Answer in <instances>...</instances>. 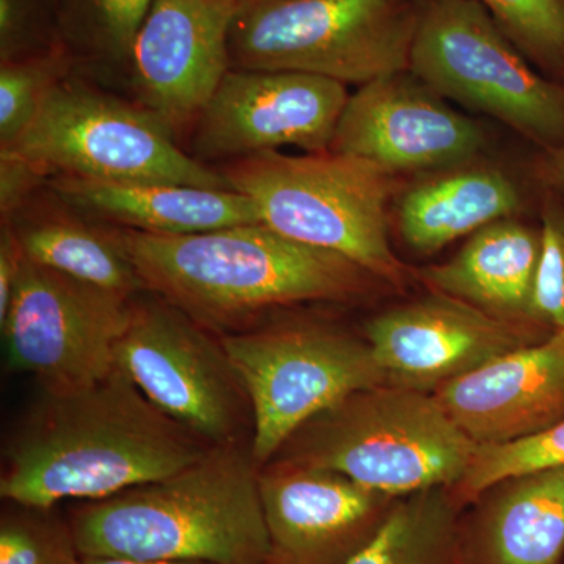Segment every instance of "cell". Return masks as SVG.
Masks as SVG:
<instances>
[{
  "label": "cell",
  "mask_w": 564,
  "mask_h": 564,
  "mask_svg": "<svg viewBox=\"0 0 564 564\" xmlns=\"http://www.w3.org/2000/svg\"><path fill=\"white\" fill-rule=\"evenodd\" d=\"M259 564H278L276 562H274V560L272 558V556H269V558L265 560V562H262V563H259Z\"/></svg>",
  "instance_id": "obj_36"
},
{
  "label": "cell",
  "mask_w": 564,
  "mask_h": 564,
  "mask_svg": "<svg viewBox=\"0 0 564 564\" xmlns=\"http://www.w3.org/2000/svg\"><path fill=\"white\" fill-rule=\"evenodd\" d=\"M47 188L70 209L113 228L185 236L261 223L248 196L232 188L196 185L121 184L55 176Z\"/></svg>",
  "instance_id": "obj_18"
},
{
  "label": "cell",
  "mask_w": 564,
  "mask_h": 564,
  "mask_svg": "<svg viewBox=\"0 0 564 564\" xmlns=\"http://www.w3.org/2000/svg\"><path fill=\"white\" fill-rule=\"evenodd\" d=\"M259 492L278 564H348L400 499L347 475L281 459L259 469Z\"/></svg>",
  "instance_id": "obj_16"
},
{
  "label": "cell",
  "mask_w": 564,
  "mask_h": 564,
  "mask_svg": "<svg viewBox=\"0 0 564 564\" xmlns=\"http://www.w3.org/2000/svg\"><path fill=\"white\" fill-rule=\"evenodd\" d=\"M24 251L10 221L0 226V321L9 311L14 285L20 276Z\"/></svg>",
  "instance_id": "obj_32"
},
{
  "label": "cell",
  "mask_w": 564,
  "mask_h": 564,
  "mask_svg": "<svg viewBox=\"0 0 564 564\" xmlns=\"http://www.w3.org/2000/svg\"><path fill=\"white\" fill-rule=\"evenodd\" d=\"M564 466V419L551 429L503 444L477 445L462 480L451 489L466 508L505 478Z\"/></svg>",
  "instance_id": "obj_26"
},
{
  "label": "cell",
  "mask_w": 564,
  "mask_h": 564,
  "mask_svg": "<svg viewBox=\"0 0 564 564\" xmlns=\"http://www.w3.org/2000/svg\"><path fill=\"white\" fill-rule=\"evenodd\" d=\"M210 447L115 367L79 391L43 392L3 452L0 496L41 510L101 500L180 473Z\"/></svg>",
  "instance_id": "obj_1"
},
{
  "label": "cell",
  "mask_w": 564,
  "mask_h": 564,
  "mask_svg": "<svg viewBox=\"0 0 564 564\" xmlns=\"http://www.w3.org/2000/svg\"><path fill=\"white\" fill-rule=\"evenodd\" d=\"M228 2L234 3V6H236L237 9H239V7H242L243 3L250 2V0H228Z\"/></svg>",
  "instance_id": "obj_35"
},
{
  "label": "cell",
  "mask_w": 564,
  "mask_h": 564,
  "mask_svg": "<svg viewBox=\"0 0 564 564\" xmlns=\"http://www.w3.org/2000/svg\"><path fill=\"white\" fill-rule=\"evenodd\" d=\"M529 61L564 73V0H477Z\"/></svg>",
  "instance_id": "obj_27"
},
{
  "label": "cell",
  "mask_w": 564,
  "mask_h": 564,
  "mask_svg": "<svg viewBox=\"0 0 564 564\" xmlns=\"http://www.w3.org/2000/svg\"><path fill=\"white\" fill-rule=\"evenodd\" d=\"M475 451L477 444L434 393L380 384L315 415L272 459L334 470L375 491L404 497L454 488Z\"/></svg>",
  "instance_id": "obj_4"
},
{
  "label": "cell",
  "mask_w": 564,
  "mask_h": 564,
  "mask_svg": "<svg viewBox=\"0 0 564 564\" xmlns=\"http://www.w3.org/2000/svg\"><path fill=\"white\" fill-rule=\"evenodd\" d=\"M133 299L25 258L0 321L7 364L32 375L46 393L95 384L117 367Z\"/></svg>",
  "instance_id": "obj_11"
},
{
  "label": "cell",
  "mask_w": 564,
  "mask_h": 564,
  "mask_svg": "<svg viewBox=\"0 0 564 564\" xmlns=\"http://www.w3.org/2000/svg\"><path fill=\"white\" fill-rule=\"evenodd\" d=\"M237 10L228 0H154L141 24L129 63L137 104L177 141L231 69Z\"/></svg>",
  "instance_id": "obj_14"
},
{
  "label": "cell",
  "mask_w": 564,
  "mask_h": 564,
  "mask_svg": "<svg viewBox=\"0 0 564 564\" xmlns=\"http://www.w3.org/2000/svg\"><path fill=\"white\" fill-rule=\"evenodd\" d=\"M79 564H207L196 562H147V560L118 558V556L82 555Z\"/></svg>",
  "instance_id": "obj_34"
},
{
  "label": "cell",
  "mask_w": 564,
  "mask_h": 564,
  "mask_svg": "<svg viewBox=\"0 0 564 564\" xmlns=\"http://www.w3.org/2000/svg\"><path fill=\"white\" fill-rule=\"evenodd\" d=\"M62 44L61 0H0V63Z\"/></svg>",
  "instance_id": "obj_29"
},
{
  "label": "cell",
  "mask_w": 564,
  "mask_h": 564,
  "mask_svg": "<svg viewBox=\"0 0 564 564\" xmlns=\"http://www.w3.org/2000/svg\"><path fill=\"white\" fill-rule=\"evenodd\" d=\"M113 231L144 291L217 336L262 325L274 311L299 304L361 302L383 284L339 252L296 242L262 223L185 236Z\"/></svg>",
  "instance_id": "obj_2"
},
{
  "label": "cell",
  "mask_w": 564,
  "mask_h": 564,
  "mask_svg": "<svg viewBox=\"0 0 564 564\" xmlns=\"http://www.w3.org/2000/svg\"><path fill=\"white\" fill-rule=\"evenodd\" d=\"M549 334L436 292L383 311L364 326L386 383L430 393Z\"/></svg>",
  "instance_id": "obj_13"
},
{
  "label": "cell",
  "mask_w": 564,
  "mask_h": 564,
  "mask_svg": "<svg viewBox=\"0 0 564 564\" xmlns=\"http://www.w3.org/2000/svg\"><path fill=\"white\" fill-rule=\"evenodd\" d=\"M477 0H422L410 70L545 151L564 144V87L540 76Z\"/></svg>",
  "instance_id": "obj_8"
},
{
  "label": "cell",
  "mask_w": 564,
  "mask_h": 564,
  "mask_svg": "<svg viewBox=\"0 0 564 564\" xmlns=\"http://www.w3.org/2000/svg\"><path fill=\"white\" fill-rule=\"evenodd\" d=\"M414 0H250L229 33L231 68L369 84L410 69Z\"/></svg>",
  "instance_id": "obj_6"
},
{
  "label": "cell",
  "mask_w": 564,
  "mask_h": 564,
  "mask_svg": "<svg viewBox=\"0 0 564 564\" xmlns=\"http://www.w3.org/2000/svg\"><path fill=\"white\" fill-rule=\"evenodd\" d=\"M50 176L28 159L11 151H0V217L10 220L47 187Z\"/></svg>",
  "instance_id": "obj_31"
},
{
  "label": "cell",
  "mask_w": 564,
  "mask_h": 564,
  "mask_svg": "<svg viewBox=\"0 0 564 564\" xmlns=\"http://www.w3.org/2000/svg\"><path fill=\"white\" fill-rule=\"evenodd\" d=\"M218 170L232 191L251 199L262 225L281 236L339 252L393 289L413 278L389 240L393 174L377 163L332 150L267 151Z\"/></svg>",
  "instance_id": "obj_5"
},
{
  "label": "cell",
  "mask_w": 564,
  "mask_h": 564,
  "mask_svg": "<svg viewBox=\"0 0 564 564\" xmlns=\"http://www.w3.org/2000/svg\"><path fill=\"white\" fill-rule=\"evenodd\" d=\"M459 521V564H562L564 466L486 489Z\"/></svg>",
  "instance_id": "obj_19"
},
{
  "label": "cell",
  "mask_w": 564,
  "mask_h": 564,
  "mask_svg": "<svg viewBox=\"0 0 564 564\" xmlns=\"http://www.w3.org/2000/svg\"><path fill=\"white\" fill-rule=\"evenodd\" d=\"M462 510L448 488L400 497L348 564H459Z\"/></svg>",
  "instance_id": "obj_23"
},
{
  "label": "cell",
  "mask_w": 564,
  "mask_h": 564,
  "mask_svg": "<svg viewBox=\"0 0 564 564\" xmlns=\"http://www.w3.org/2000/svg\"><path fill=\"white\" fill-rule=\"evenodd\" d=\"M521 207L518 187L496 169H466L419 182L399 203L403 242L430 256L473 236L497 220L510 218Z\"/></svg>",
  "instance_id": "obj_22"
},
{
  "label": "cell",
  "mask_w": 564,
  "mask_h": 564,
  "mask_svg": "<svg viewBox=\"0 0 564 564\" xmlns=\"http://www.w3.org/2000/svg\"><path fill=\"white\" fill-rule=\"evenodd\" d=\"M6 151L17 152L50 177L231 188L220 170L182 150L172 132L139 104L122 101L74 74L52 91L28 132Z\"/></svg>",
  "instance_id": "obj_9"
},
{
  "label": "cell",
  "mask_w": 564,
  "mask_h": 564,
  "mask_svg": "<svg viewBox=\"0 0 564 564\" xmlns=\"http://www.w3.org/2000/svg\"><path fill=\"white\" fill-rule=\"evenodd\" d=\"M541 245V228L503 218L474 232L447 262L413 269V280L499 321L549 332L533 306Z\"/></svg>",
  "instance_id": "obj_20"
},
{
  "label": "cell",
  "mask_w": 564,
  "mask_h": 564,
  "mask_svg": "<svg viewBox=\"0 0 564 564\" xmlns=\"http://www.w3.org/2000/svg\"><path fill=\"white\" fill-rule=\"evenodd\" d=\"M51 195L50 204L36 203V195L13 218L2 220L13 226L25 258L129 299L144 292L113 228L85 217L54 193Z\"/></svg>",
  "instance_id": "obj_21"
},
{
  "label": "cell",
  "mask_w": 564,
  "mask_h": 564,
  "mask_svg": "<svg viewBox=\"0 0 564 564\" xmlns=\"http://www.w3.org/2000/svg\"><path fill=\"white\" fill-rule=\"evenodd\" d=\"M115 359L154 406L204 443L251 441L250 400L220 336L174 304L137 295Z\"/></svg>",
  "instance_id": "obj_10"
},
{
  "label": "cell",
  "mask_w": 564,
  "mask_h": 564,
  "mask_svg": "<svg viewBox=\"0 0 564 564\" xmlns=\"http://www.w3.org/2000/svg\"><path fill=\"white\" fill-rule=\"evenodd\" d=\"M77 63L79 57L66 44L0 63V151L20 141L52 91L73 76Z\"/></svg>",
  "instance_id": "obj_25"
},
{
  "label": "cell",
  "mask_w": 564,
  "mask_h": 564,
  "mask_svg": "<svg viewBox=\"0 0 564 564\" xmlns=\"http://www.w3.org/2000/svg\"><path fill=\"white\" fill-rule=\"evenodd\" d=\"M540 267L533 306L538 322L549 332L564 329V207L545 204L541 217Z\"/></svg>",
  "instance_id": "obj_30"
},
{
  "label": "cell",
  "mask_w": 564,
  "mask_h": 564,
  "mask_svg": "<svg viewBox=\"0 0 564 564\" xmlns=\"http://www.w3.org/2000/svg\"><path fill=\"white\" fill-rule=\"evenodd\" d=\"M14 507L0 521V564H79L69 522L55 518L52 510Z\"/></svg>",
  "instance_id": "obj_28"
},
{
  "label": "cell",
  "mask_w": 564,
  "mask_h": 564,
  "mask_svg": "<svg viewBox=\"0 0 564 564\" xmlns=\"http://www.w3.org/2000/svg\"><path fill=\"white\" fill-rule=\"evenodd\" d=\"M410 69L361 85L348 98L332 151L391 174L455 169L474 159L485 133Z\"/></svg>",
  "instance_id": "obj_15"
},
{
  "label": "cell",
  "mask_w": 564,
  "mask_h": 564,
  "mask_svg": "<svg viewBox=\"0 0 564 564\" xmlns=\"http://www.w3.org/2000/svg\"><path fill=\"white\" fill-rule=\"evenodd\" d=\"M220 339L250 400L259 469L315 415L388 384L366 337L332 322L272 318Z\"/></svg>",
  "instance_id": "obj_7"
},
{
  "label": "cell",
  "mask_w": 564,
  "mask_h": 564,
  "mask_svg": "<svg viewBox=\"0 0 564 564\" xmlns=\"http://www.w3.org/2000/svg\"><path fill=\"white\" fill-rule=\"evenodd\" d=\"M477 445L503 444L564 419V329L433 392Z\"/></svg>",
  "instance_id": "obj_17"
},
{
  "label": "cell",
  "mask_w": 564,
  "mask_h": 564,
  "mask_svg": "<svg viewBox=\"0 0 564 564\" xmlns=\"http://www.w3.org/2000/svg\"><path fill=\"white\" fill-rule=\"evenodd\" d=\"M154 0H61L63 41L77 57L128 68Z\"/></svg>",
  "instance_id": "obj_24"
},
{
  "label": "cell",
  "mask_w": 564,
  "mask_h": 564,
  "mask_svg": "<svg viewBox=\"0 0 564 564\" xmlns=\"http://www.w3.org/2000/svg\"><path fill=\"white\" fill-rule=\"evenodd\" d=\"M69 525L80 555L207 564L272 555L251 441L212 445L170 477L82 502Z\"/></svg>",
  "instance_id": "obj_3"
},
{
  "label": "cell",
  "mask_w": 564,
  "mask_h": 564,
  "mask_svg": "<svg viewBox=\"0 0 564 564\" xmlns=\"http://www.w3.org/2000/svg\"><path fill=\"white\" fill-rule=\"evenodd\" d=\"M348 98L345 84L328 77L231 68L196 118L188 152L225 165L282 147L329 151Z\"/></svg>",
  "instance_id": "obj_12"
},
{
  "label": "cell",
  "mask_w": 564,
  "mask_h": 564,
  "mask_svg": "<svg viewBox=\"0 0 564 564\" xmlns=\"http://www.w3.org/2000/svg\"><path fill=\"white\" fill-rule=\"evenodd\" d=\"M538 180L551 191L564 195V144L558 150L547 152L538 165Z\"/></svg>",
  "instance_id": "obj_33"
}]
</instances>
